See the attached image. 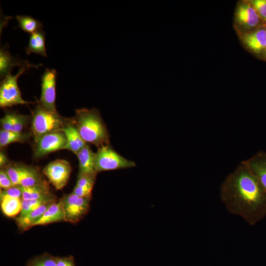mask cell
I'll use <instances>...</instances> for the list:
<instances>
[{"label": "cell", "instance_id": "obj_4", "mask_svg": "<svg viewBox=\"0 0 266 266\" xmlns=\"http://www.w3.org/2000/svg\"><path fill=\"white\" fill-rule=\"evenodd\" d=\"M32 67L38 66L31 64L20 67L17 73L12 75L11 73L5 76L0 82V106L5 108L18 104H27L31 102L24 100L18 85L19 77Z\"/></svg>", "mask_w": 266, "mask_h": 266}, {"label": "cell", "instance_id": "obj_23", "mask_svg": "<svg viewBox=\"0 0 266 266\" xmlns=\"http://www.w3.org/2000/svg\"><path fill=\"white\" fill-rule=\"evenodd\" d=\"M55 201L56 198L54 195L35 200H22V209L19 216H23L45 204Z\"/></svg>", "mask_w": 266, "mask_h": 266}, {"label": "cell", "instance_id": "obj_24", "mask_svg": "<svg viewBox=\"0 0 266 266\" xmlns=\"http://www.w3.org/2000/svg\"><path fill=\"white\" fill-rule=\"evenodd\" d=\"M15 18L18 22V27L31 34L42 29L41 23L30 16L17 15Z\"/></svg>", "mask_w": 266, "mask_h": 266}, {"label": "cell", "instance_id": "obj_18", "mask_svg": "<svg viewBox=\"0 0 266 266\" xmlns=\"http://www.w3.org/2000/svg\"><path fill=\"white\" fill-rule=\"evenodd\" d=\"M243 41L253 52L259 53L266 48V30L259 29L245 34Z\"/></svg>", "mask_w": 266, "mask_h": 266}, {"label": "cell", "instance_id": "obj_7", "mask_svg": "<svg viewBox=\"0 0 266 266\" xmlns=\"http://www.w3.org/2000/svg\"><path fill=\"white\" fill-rule=\"evenodd\" d=\"M71 172L69 163L61 159L50 162L43 169V173L56 190H61L66 185Z\"/></svg>", "mask_w": 266, "mask_h": 266}, {"label": "cell", "instance_id": "obj_14", "mask_svg": "<svg viewBox=\"0 0 266 266\" xmlns=\"http://www.w3.org/2000/svg\"><path fill=\"white\" fill-rule=\"evenodd\" d=\"M28 61H19L12 56L6 46L2 47L0 50V75L3 78L11 73V70L15 66L20 67L29 64Z\"/></svg>", "mask_w": 266, "mask_h": 266}, {"label": "cell", "instance_id": "obj_17", "mask_svg": "<svg viewBox=\"0 0 266 266\" xmlns=\"http://www.w3.org/2000/svg\"><path fill=\"white\" fill-rule=\"evenodd\" d=\"M53 202L45 204L23 216L17 217L16 222L18 228L22 231H26L33 227Z\"/></svg>", "mask_w": 266, "mask_h": 266}, {"label": "cell", "instance_id": "obj_29", "mask_svg": "<svg viewBox=\"0 0 266 266\" xmlns=\"http://www.w3.org/2000/svg\"><path fill=\"white\" fill-rule=\"evenodd\" d=\"M4 196L22 199V192L20 186H14L7 189H1L0 196Z\"/></svg>", "mask_w": 266, "mask_h": 266}, {"label": "cell", "instance_id": "obj_33", "mask_svg": "<svg viewBox=\"0 0 266 266\" xmlns=\"http://www.w3.org/2000/svg\"><path fill=\"white\" fill-rule=\"evenodd\" d=\"M72 192L80 197L92 198V191L76 185L74 187Z\"/></svg>", "mask_w": 266, "mask_h": 266}, {"label": "cell", "instance_id": "obj_3", "mask_svg": "<svg viewBox=\"0 0 266 266\" xmlns=\"http://www.w3.org/2000/svg\"><path fill=\"white\" fill-rule=\"evenodd\" d=\"M65 120L57 112L46 110L39 104L33 113L32 131L36 142L43 135L61 130L66 125Z\"/></svg>", "mask_w": 266, "mask_h": 266}, {"label": "cell", "instance_id": "obj_16", "mask_svg": "<svg viewBox=\"0 0 266 266\" xmlns=\"http://www.w3.org/2000/svg\"><path fill=\"white\" fill-rule=\"evenodd\" d=\"M28 120V116L17 113L9 112L0 119L2 129L22 132Z\"/></svg>", "mask_w": 266, "mask_h": 266}, {"label": "cell", "instance_id": "obj_2", "mask_svg": "<svg viewBox=\"0 0 266 266\" xmlns=\"http://www.w3.org/2000/svg\"><path fill=\"white\" fill-rule=\"evenodd\" d=\"M76 128L86 142L100 148L108 145L109 134L100 113L96 109L76 110Z\"/></svg>", "mask_w": 266, "mask_h": 266}, {"label": "cell", "instance_id": "obj_22", "mask_svg": "<svg viewBox=\"0 0 266 266\" xmlns=\"http://www.w3.org/2000/svg\"><path fill=\"white\" fill-rule=\"evenodd\" d=\"M0 206L2 212L8 217H13L20 213L22 199L7 196H0Z\"/></svg>", "mask_w": 266, "mask_h": 266}, {"label": "cell", "instance_id": "obj_10", "mask_svg": "<svg viewBox=\"0 0 266 266\" xmlns=\"http://www.w3.org/2000/svg\"><path fill=\"white\" fill-rule=\"evenodd\" d=\"M243 161L257 177L266 192V152L260 151Z\"/></svg>", "mask_w": 266, "mask_h": 266}, {"label": "cell", "instance_id": "obj_5", "mask_svg": "<svg viewBox=\"0 0 266 266\" xmlns=\"http://www.w3.org/2000/svg\"><path fill=\"white\" fill-rule=\"evenodd\" d=\"M136 166L135 163L119 155L108 145L99 148L96 153L95 170L97 173Z\"/></svg>", "mask_w": 266, "mask_h": 266}, {"label": "cell", "instance_id": "obj_9", "mask_svg": "<svg viewBox=\"0 0 266 266\" xmlns=\"http://www.w3.org/2000/svg\"><path fill=\"white\" fill-rule=\"evenodd\" d=\"M36 143L34 156L39 158L65 149L66 144V138L65 133L62 131L59 130L43 135Z\"/></svg>", "mask_w": 266, "mask_h": 266}, {"label": "cell", "instance_id": "obj_32", "mask_svg": "<svg viewBox=\"0 0 266 266\" xmlns=\"http://www.w3.org/2000/svg\"><path fill=\"white\" fill-rule=\"evenodd\" d=\"M57 266H75L72 256L56 257Z\"/></svg>", "mask_w": 266, "mask_h": 266}, {"label": "cell", "instance_id": "obj_15", "mask_svg": "<svg viewBox=\"0 0 266 266\" xmlns=\"http://www.w3.org/2000/svg\"><path fill=\"white\" fill-rule=\"evenodd\" d=\"M61 130L65 133L66 138L65 149L76 154L86 145V142L81 137L76 127L67 125Z\"/></svg>", "mask_w": 266, "mask_h": 266}, {"label": "cell", "instance_id": "obj_27", "mask_svg": "<svg viewBox=\"0 0 266 266\" xmlns=\"http://www.w3.org/2000/svg\"><path fill=\"white\" fill-rule=\"evenodd\" d=\"M97 174H79L76 185L92 191Z\"/></svg>", "mask_w": 266, "mask_h": 266}, {"label": "cell", "instance_id": "obj_19", "mask_svg": "<svg viewBox=\"0 0 266 266\" xmlns=\"http://www.w3.org/2000/svg\"><path fill=\"white\" fill-rule=\"evenodd\" d=\"M26 54L32 53L47 57L45 47V33L42 29L30 35L28 46L25 48Z\"/></svg>", "mask_w": 266, "mask_h": 266}, {"label": "cell", "instance_id": "obj_25", "mask_svg": "<svg viewBox=\"0 0 266 266\" xmlns=\"http://www.w3.org/2000/svg\"><path fill=\"white\" fill-rule=\"evenodd\" d=\"M29 135L22 132H16L1 129L0 131V146L1 148L13 142H23Z\"/></svg>", "mask_w": 266, "mask_h": 266}, {"label": "cell", "instance_id": "obj_31", "mask_svg": "<svg viewBox=\"0 0 266 266\" xmlns=\"http://www.w3.org/2000/svg\"><path fill=\"white\" fill-rule=\"evenodd\" d=\"M253 7L262 17L266 19V0H256L253 1Z\"/></svg>", "mask_w": 266, "mask_h": 266}, {"label": "cell", "instance_id": "obj_11", "mask_svg": "<svg viewBox=\"0 0 266 266\" xmlns=\"http://www.w3.org/2000/svg\"><path fill=\"white\" fill-rule=\"evenodd\" d=\"M79 160V174H97L95 170L96 153L86 145L76 154Z\"/></svg>", "mask_w": 266, "mask_h": 266}, {"label": "cell", "instance_id": "obj_8", "mask_svg": "<svg viewBox=\"0 0 266 266\" xmlns=\"http://www.w3.org/2000/svg\"><path fill=\"white\" fill-rule=\"evenodd\" d=\"M57 73L54 69L46 68L41 76V92L39 104L44 109L56 112V84Z\"/></svg>", "mask_w": 266, "mask_h": 266}, {"label": "cell", "instance_id": "obj_34", "mask_svg": "<svg viewBox=\"0 0 266 266\" xmlns=\"http://www.w3.org/2000/svg\"><path fill=\"white\" fill-rule=\"evenodd\" d=\"M8 162V160L6 156L1 152L0 153V166L2 167L6 165Z\"/></svg>", "mask_w": 266, "mask_h": 266}, {"label": "cell", "instance_id": "obj_13", "mask_svg": "<svg viewBox=\"0 0 266 266\" xmlns=\"http://www.w3.org/2000/svg\"><path fill=\"white\" fill-rule=\"evenodd\" d=\"M235 15L237 21L247 28L255 27L259 22V15L254 8L249 4H243L239 5Z\"/></svg>", "mask_w": 266, "mask_h": 266}, {"label": "cell", "instance_id": "obj_1", "mask_svg": "<svg viewBox=\"0 0 266 266\" xmlns=\"http://www.w3.org/2000/svg\"><path fill=\"white\" fill-rule=\"evenodd\" d=\"M220 197L229 212L250 225L266 216V192L243 161L222 183Z\"/></svg>", "mask_w": 266, "mask_h": 266}, {"label": "cell", "instance_id": "obj_26", "mask_svg": "<svg viewBox=\"0 0 266 266\" xmlns=\"http://www.w3.org/2000/svg\"><path fill=\"white\" fill-rule=\"evenodd\" d=\"M26 266H57L56 258L49 254H44L30 260Z\"/></svg>", "mask_w": 266, "mask_h": 266}, {"label": "cell", "instance_id": "obj_35", "mask_svg": "<svg viewBox=\"0 0 266 266\" xmlns=\"http://www.w3.org/2000/svg\"></svg>", "mask_w": 266, "mask_h": 266}, {"label": "cell", "instance_id": "obj_28", "mask_svg": "<svg viewBox=\"0 0 266 266\" xmlns=\"http://www.w3.org/2000/svg\"><path fill=\"white\" fill-rule=\"evenodd\" d=\"M14 186L20 185L22 166L11 165L5 169Z\"/></svg>", "mask_w": 266, "mask_h": 266}, {"label": "cell", "instance_id": "obj_6", "mask_svg": "<svg viewBox=\"0 0 266 266\" xmlns=\"http://www.w3.org/2000/svg\"><path fill=\"white\" fill-rule=\"evenodd\" d=\"M91 199L78 197L73 192L65 196L61 200L65 212V221L76 223L87 214Z\"/></svg>", "mask_w": 266, "mask_h": 266}, {"label": "cell", "instance_id": "obj_12", "mask_svg": "<svg viewBox=\"0 0 266 266\" xmlns=\"http://www.w3.org/2000/svg\"><path fill=\"white\" fill-rule=\"evenodd\" d=\"M62 221H65V212L63 201L61 200L58 202H53L40 219L34 224L33 226Z\"/></svg>", "mask_w": 266, "mask_h": 266}, {"label": "cell", "instance_id": "obj_21", "mask_svg": "<svg viewBox=\"0 0 266 266\" xmlns=\"http://www.w3.org/2000/svg\"><path fill=\"white\" fill-rule=\"evenodd\" d=\"M23 200H35L53 195L46 182L43 184L28 187L20 186Z\"/></svg>", "mask_w": 266, "mask_h": 266}, {"label": "cell", "instance_id": "obj_30", "mask_svg": "<svg viewBox=\"0 0 266 266\" xmlns=\"http://www.w3.org/2000/svg\"><path fill=\"white\" fill-rule=\"evenodd\" d=\"M12 182L5 169L0 171V187L2 189H5L14 186Z\"/></svg>", "mask_w": 266, "mask_h": 266}, {"label": "cell", "instance_id": "obj_20", "mask_svg": "<svg viewBox=\"0 0 266 266\" xmlns=\"http://www.w3.org/2000/svg\"><path fill=\"white\" fill-rule=\"evenodd\" d=\"M42 179L38 170L34 167L22 166V172L20 180V186L28 187L45 183Z\"/></svg>", "mask_w": 266, "mask_h": 266}]
</instances>
